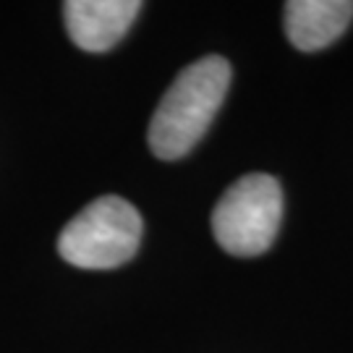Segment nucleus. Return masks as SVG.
Here are the masks:
<instances>
[{
    "instance_id": "1",
    "label": "nucleus",
    "mask_w": 353,
    "mask_h": 353,
    "mask_svg": "<svg viewBox=\"0 0 353 353\" xmlns=\"http://www.w3.org/2000/svg\"><path fill=\"white\" fill-rule=\"evenodd\" d=\"M230 76V63L220 55H207L176 76L150 123V147L160 160L194 150L225 100Z\"/></svg>"
},
{
    "instance_id": "2",
    "label": "nucleus",
    "mask_w": 353,
    "mask_h": 353,
    "mask_svg": "<svg viewBox=\"0 0 353 353\" xmlns=\"http://www.w3.org/2000/svg\"><path fill=\"white\" fill-rule=\"evenodd\" d=\"M141 214L121 196L89 202L61 230L58 254L81 270H113L126 265L141 243Z\"/></svg>"
},
{
    "instance_id": "3",
    "label": "nucleus",
    "mask_w": 353,
    "mask_h": 353,
    "mask_svg": "<svg viewBox=\"0 0 353 353\" xmlns=\"http://www.w3.org/2000/svg\"><path fill=\"white\" fill-rule=\"evenodd\" d=\"M280 220V183L267 173H249L220 196L212 212V233L228 254L259 256L272 246Z\"/></svg>"
},
{
    "instance_id": "4",
    "label": "nucleus",
    "mask_w": 353,
    "mask_h": 353,
    "mask_svg": "<svg viewBox=\"0 0 353 353\" xmlns=\"http://www.w3.org/2000/svg\"><path fill=\"white\" fill-rule=\"evenodd\" d=\"M139 0H68L63 19L68 37L87 52H105L126 37L139 16Z\"/></svg>"
},
{
    "instance_id": "5",
    "label": "nucleus",
    "mask_w": 353,
    "mask_h": 353,
    "mask_svg": "<svg viewBox=\"0 0 353 353\" xmlns=\"http://www.w3.org/2000/svg\"><path fill=\"white\" fill-rule=\"evenodd\" d=\"M353 19L351 0H290L285 3V34L290 45L314 52L332 45Z\"/></svg>"
}]
</instances>
